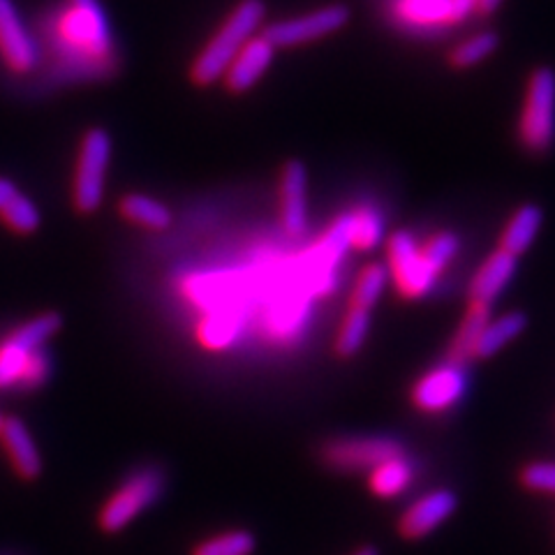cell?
Segmentation results:
<instances>
[{
	"label": "cell",
	"mask_w": 555,
	"mask_h": 555,
	"mask_svg": "<svg viewBox=\"0 0 555 555\" xmlns=\"http://www.w3.org/2000/svg\"><path fill=\"white\" fill-rule=\"evenodd\" d=\"M518 483L537 495H555V461H530L518 470Z\"/></svg>",
	"instance_id": "32"
},
{
	"label": "cell",
	"mask_w": 555,
	"mask_h": 555,
	"mask_svg": "<svg viewBox=\"0 0 555 555\" xmlns=\"http://www.w3.org/2000/svg\"><path fill=\"white\" fill-rule=\"evenodd\" d=\"M518 142L532 155L548 153L555 142V73L551 67L534 69L528 81Z\"/></svg>",
	"instance_id": "5"
},
{
	"label": "cell",
	"mask_w": 555,
	"mask_h": 555,
	"mask_svg": "<svg viewBox=\"0 0 555 555\" xmlns=\"http://www.w3.org/2000/svg\"><path fill=\"white\" fill-rule=\"evenodd\" d=\"M3 420H5V416H3V414H0V424H3Z\"/></svg>",
	"instance_id": "37"
},
{
	"label": "cell",
	"mask_w": 555,
	"mask_h": 555,
	"mask_svg": "<svg viewBox=\"0 0 555 555\" xmlns=\"http://www.w3.org/2000/svg\"><path fill=\"white\" fill-rule=\"evenodd\" d=\"M347 22H350V10L345 5H326L315 12L275 22L267 26L262 33L275 49H289V47L308 44V42H318L326 38V35H334Z\"/></svg>",
	"instance_id": "10"
},
{
	"label": "cell",
	"mask_w": 555,
	"mask_h": 555,
	"mask_svg": "<svg viewBox=\"0 0 555 555\" xmlns=\"http://www.w3.org/2000/svg\"><path fill=\"white\" fill-rule=\"evenodd\" d=\"M498 44H500V40H498V35L493 30L477 33V35H473V38H467V40L459 42L454 49H451L449 63L459 67V69L479 65L481 61H486L493 54Z\"/></svg>",
	"instance_id": "30"
},
{
	"label": "cell",
	"mask_w": 555,
	"mask_h": 555,
	"mask_svg": "<svg viewBox=\"0 0 555 555\" xmlns=\"http://www.w3.org/2000/svg\"><path fill=\"white\" fill-rule=\"evenodd\" d=\"M257 548L250 530H224L202 540L190 555H253Z\"/></svg>",
	"instance_id": "28"
},
{
	"label": "cell",
	"mask_w": 555,
	"mask_h": 555,
	"mask_svg": "<svg viewBox=\"0 0 555 555\" xmlns=\"http://www.w3.org/2000/svg\"><path fill=\"white\" fill-rule=\"evenodd\" d=\"M467 389L465 366L444 361L440 366H433L410 389V403L422 414H444L451 408H456Z\"/></svg>",
	"instance_id": "9"
},
{
	"label": "cell",
	"mask_w": 555,
	"mask_h": 555,
	"mask_svg": "<svg viewBox=\"0 0 555 555\" xmlns=\"http://www.w3.org/2000/svg\"><path fill=\"white\" fill-rule=\"evenodd\" d=\"M40 211L33 204L30 197H26L22 190L14 193L3 206H0V222L16 236H30L40 230Z\"/></svg>",
	"instance_id": "27"
},
{
	"label": "cell",
	"mask_w": 555,
	"mask_h": 555,
	"mask_svg": "<svg viewBox=\"0 0 555 555\" xmlns=\"http://www.w3.org/2000/svg\"><path fill=\"white\" fill-rule=\"evenodd\" d=\"M165 491V473L160 467H139L118 489L102 502L98 526L104 534H116L142 516L160 500Z\"/></svg>",
	"instance_id": "3"
},
{
	"label": "cell",
	"mask_w": 555,
	"mask_h": 555,
	"mask_svg": "<svg viewBox=\"0 0 555 555\" xmlns=\"http://www.w3.org/2000/svg\"><path fill=\"white\" fill-rule=\"evenodd\" d=\"M59 47L79 67L107 73L114 61V38L98 0H65L54 22Z\"/></svg>",
	"instance_id": "1"
},
{
	"label": "cell",
	"mask_w": 555,
	"mask_h": 555,
	"mask_svg": "<svg viewBox=\"0 0 555 555\" xmlns=\"http://www.w3.org/2000/svg\"><path fill=\"white\" fill-rule=\"evenodd\" d=\"M544 224V211L537 204H520L516 211L507 218L505 228L498 236V248L514 257L526 255L532 243L537 241Z\"/></svg>",
	"instance_id": "17"
},
{
	"label": "cell",
	"mask_w": 555,
	"mask_h": 555,
	"mask_svg": "<svg viewBox=\"0 0 555 555\" xmlns=\"http://www.w3.org/2000/svg\"><path fill=\"white\" fill-rule=\"evenodd\" d=\"M528 328V315L524 310H507L500 318H491L486 322L483 332L475 347V361L477 359H491L500 354L505 347H509L514 340L526 334Z\"/></svg>",
	"instance_id": "20"
},
{
	"label": "cell",
	"mask_w": 555,
	"mask_h": 555,
	"mask_svg": "<svg viewBox=\"0 0 555 555\" xmlns=\"http://www.w3.org/2000/svg\"><path fill=\"white\" fill-rule=\"evenodd\" d=\"M0 61L12 75H28L40 61L38 42L24 24L14 0H0Z\"/></svg>",
	"instance_id": "12"
},
{
	"label": "cell",
	"mask_w": 555,
	"mask_h": 555,
	"mask_svg": "<svg viewBox=\"0 0 555 555\" xmlns=\"http://www.w3.org/2000/svg\"><path fill=\"white\" fill-rule=\"evenodd\" d=\"M516 269L518 257L495 248L483 259L481 267L475 271L470 285H467V301L493 306L500 294L512 283Z\"/></svg>",
	"instance_id": "16"
},
{
	"label": "cell",
	"mask_w": 555,
	"mask_h": 555,
	"mask_svg": "<svg viewBox=\"0 0 555 555\" xmlns=\"http://www.w3.org/2000/svg\"><path fill=\"white\" fill-rule=\"evenodd\" d=\"M49 375H51V359L42 347V350L33 352L30 359L26 361V366H24L22 377H20V387H16V389H24V391L40 389L44 382L49 379Z\"/></svg>",
	"instance_id": "33"
},
{
	"label": "cell",
	"mask_w": 555,
	"mask_h": 555,
	"mask_svg": "<svg viewBox=\"0 0 555 555\" xmlns=\"http://www.w3.org/2000/svg\"><path fill=\"white\" fill-rule=\"evenodd\" d=\"M493 306H483V304H473L467 301V308L463 312V318L456 326L454 336L449 340L447 347V361L451 363H459V366H467V363L475 361V347L477 340L483 332L486 322H489Z\"/></svg>",
	"instance_id": "19"
},
{
	"label": "cell",
	"mask_w": 555,
	"mask_h": 555,
	"mask_svg": "<svg viewBox=\"0 0 555 555\" xmlns=\"http://www.w3.org/2000/svg\"><path fill=\"white\" fill-rule=\"evenodd\" d=\"M350 250V232H347V214H340L332 224H328V230L320 236V243L312 250V267L320 269V271H332L343 255Z\"/></svg>",
	"instance_id": "26"
},
{
	"label": "cell",
	"mask_w": 555,
	"mask_h": 555,
	"mask_svg": "<svg viewBox=\"0 0 555 555\" xmlns=\"http://www.w3.org/2000/svg\"><path fill=\"white\" fill-rule=\"evenodd\" d=\"M264 3L262 0H241V3L228 14V20L206 42L197 59L190 65V79L195 86H214L222 81L224 69L230 67L234 56L243 49L257 30L264 24Z\"/></svg>",
	"instance_id": "2"
},
{
	"label": "cell",
	"mask_w": 555,
	"mask_h": 555,
	"mask_svg": "<svg viewBox=\"0 0 555 555\" xmlns=\"http://www.w3.org/2000/svg\"><path fill=\"white\" fill-rule=\"evenodd\" d=\"M385 257L389 281L405 301H420L436 287L438 273L424 259L420 241L408 230H396L385 238Z\"/></svg>",
	"instance_id": "6"
},
{
	"label": "cell",
	"mask_w": 555,
	"mask_h": 555,
	"mask_svg": "<svg viewBox=\"0 0 555 555\" xmlns=\"http://www.w3.org/2000/svg\"><path fill=\"white\" fill-rule=\"evenodd\" d=\"M366 486L369 491L379 498V500H396L401 498L403 493H408V489L414 481V465L408 459V454L393 456L385 463L375 465L371 473H366Z\"/></svg>",
	"instance_id": "21"
},
{
	"label": "cell",
	"mask_w": 555,
	"mask_h": 555,
	"mask_svg": "<svg viewBox=\"0 0 555 555\" xmlns=\"http://www.w3.org/2000/svg\"><path fill=\"white\" fill-rule=\"evenodd\" d=\"M389 269L385 262H369L363 264L354 278V285L350 292V299H347V308H359V310H373L382 294L389 287Z\"/></svg>",
	"instance_id": "24"
},
{
	"label": "cell",
	"mask_w": 555,
	"mask_h": 555,
	"mask_svg": "<svg viewBox=\"0 0 555 555\" xmlns=\"http://www.w3.org/2000/svg\"><path fill=\"white\" fill-rule=\"evenodd\" d=\"M477 8V0H451V10H454V20L456 24L467 20Z\"/></svg>",
	"instance_id": "34"
},
{
	"label": "cell",
	"mask_w": 555,
	"mask_h": 555,
	"mask_svg": "<svg viewBox=\"0 0 555 555\" xmlns=\"http://www.w3.org/2000/svg\"><path fill=\"white\" fill-rule=\"evenodd\" d=\"M0 447H3L16 477L24 481H35L42 475L40 449L22 420L5 416L3 424H0Z\"/></svg>",
	"instance_id": "15"
},
{
	"label": "cell",
	"mask_w": 555,
	"mask_h": 555,
	"mask_svg": "<svg viewBox=\"0 0 555 555\" xmlns=\"http://www.w3.org/2000/svg\"><path fill=\"white\" fill-rule=\"evenodd\" d=\"M371 312L359 308H347L345 315L338 324V332L334 338V354L338 359H352L361 352L371 334Z\"/></svg>",
	"instance_id": "25"
},
{
	"label": "cell",
	"mask_w": 555,
	"mask_h": 555,
	"mask_svg": "<svg viewBox=\"0 0 555 555\" xmlns=\"http://www.w3.org/2000/svg\"><path fill=\"white\" fill-rule=\"evenodd\" d=\"M118 216L146 232H165L171 224L167 204L144 193H128L118 199Z\"/></svg>",
	"instance_id": "22"
},
{
	"label": "cell",
	"mask_w": 555,
	"mask_h": 555,
	"mask_svg": "<svg viewBox=\"0 0 555 555\" xmlns=\"http://www.w3.org/2000/svg\"><path fill=\"white\" fill-rule=\"evenodd\" d=\"M61 332L59 312H40L0 343V391H10L20 387V377L33 352L42 350L51 336Z\"/></svg>",
	"instance_id": "8"
},
{
	"label": "cell",
	"mask_w": 555,
	"mask_h": 555,
	"mask_svg": "<svg viewBox=\"0 0 555 555\" xmlns=\"http://www.w3.org/2000/svg\"><path fill=\"white\" fill-rule=\"evenodd\" d=\"M238 326L241 320L236 312H220V315L206 318L199 324L197 338L204 347H208V350H222V347H228L234 340Z\"/></svg>",
	"instance_id": "31"
},
{
	"label": "cell",
	"mask_w": 555,
	"mask_h": 555,
	"mask_svg": "<svg viewBox=\"0 0 555 555\" xmlns=\"http://www.w3.org/2000/svg\"><path fill=\"white\" fill-rule=\"evenodd\" d=\"M278 206H281V228L287 236H304L308 228V171L304 163L289 160L278 179Z\"/></svg>",
	"instance_id": "13"
},
{
	"label": "cell",
	"mask_w": 555,
	"mask_h": 555,
	"mask_svg": "<svg viewBox=\"0 0 555 555\" xmlns=\"http://www.w3.org/2000/svg\"><path fill=\"white\" fill-rule=\"evenodd\" d=\"M405 454L401 440L389 436H340L322 442L318 459L334 473H371L375 465Z\"/></svg>",
	"instance_id": "7"
},
{
	"label": "cell",
	"mask_w": 555,
	"mask_h": 555,
	"mask_svg": "<svg viewBox=\"0 0 555 555\" xmlns=\"http://www.w3.org/2000/svg\"><path fill=\"white\" fill-rule=\"evenodd\" d=\"M393 22L412 30H440L449 24H456L451 0H393Z\"/></svg>",
	"instance_id": "18"
},
{
	"label": "cell",
	"mask_w": 555,
	"mask_h": 555,
	"mask_svg": "<svg viewBox=\"0 0 555 555\" xmlns=\"http://www.w3.org/2000/svg\"><path fill=\"white\" fill-rule=\"evenodd\" d=\"M275 56V47L264 38V33L255 35L238 54L234 56V61L230 63V67L224 69L222 75V83L224 89L234 95L248 93L253 86L267 75V69L271 67Z\"/></svg>",
	"instance_id": "14"
},
{
	"label": "cell",
	"mask_w": 555,
	"mask_h": 555,
	"mask_svg": "<svg viewBox=\"0 0 555 555\" xmlns=\"http://www.w3.org/2000/svg\"><path fill=\"white\" fill-rule=\"evenodd\" d=\"M350 555H379V548L373 544H363V546L354 548Z\"/></svg>",
	"instance_id": "36"
},
{
	"label": "cell",
	"mask_w": 555,
	"mask_h": 555,
	"mask_svg": "<svg viewBox=\"0 0 555 555\" xmlns=\"http://www.w3.org/2000/svg\"><path fill=\"white\" fill-rule=\"evenodd\" d=\"M502 5V0H477V8H475V12H479V14H493L498 8Z\"/></svg>",
	"instance_id": "35"
},
{
	"label": "cell",
	"mask_w": 555,
	"mask_h": 555,
	"mask_svg": "<svg viewBox=\"0 0 555 555\" xmlns=\"http://www.w3.org/2000/svg\"><path fill=\"white\" fill-rule=\"evenodd\" d=\"M459 495L451 489H433L401 512L396 520V532L403 542H422L428 534L436 532L440 526L456 514Z\"/></svg>",
	"instance_id": "11"
},
{
	"label": "cell",
	"mask_w": 555,
	"mask_h": 555,
	"mask_svg": "<svg viewBox=\"0 0 555 555\" xmlns=\"http://www.w3.org/2000/svg\"><path fill=\"white\" fill-rule=\"evenodd\" d=\"M112 146L109 132L102 128L86 130L81 137L73 173V206L81 216L95 214L104 202Z\"/></svg>",
	"instance_id": "4"
},
{
	"label": "cell",
	"mask_w": 555,
	"mask_h": 555,
	"mask_svg": "<svg viewBox=\"0 0 555 555\" xmlns=\"http://www.w3.org/2000/svg\"><path fill=\"white\" fill-rule=\"evenodd\" d=\"M420 248H422L424 259L430 264V269L440 275L451 264H454V259L459 257V253H461V238L454 232L440 230L436 234H430L426 241H422Z\"/></svg>",
	"instance_id": "29"
},
{
	"label": "cell",
	"mask_w": 555,
	"mask_h": 555,
	"mask_svg": "<svg viewBox=\"0 0 555 555\" xmlns=\"http://www.w3.org/2000/svg\"><path fill=\"white\" fill-rule=\"evenodd\" d=\"M347 232H350V250L371 253L385 241V220L375 206L361 204L347 211Z\"/></svg>",
	"instance_id": "23"
}]
</instances>
